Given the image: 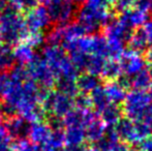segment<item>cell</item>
<instances>
[{"label": "cell", "mask_w": 152, "mask_h": 151, "mask_svg": "<svg viewBox=\"0 0 152 151\" xmlns=\"http://www.w3.org/2000/svg\"><path fill=\"white\" fill-rule=\"evenodd\" d=\"M27 34L28 30L25 26L21 12L10 4L0 12V38L7 44H14L25 39Z\"/></svg>", "instance_id": "1"}, {"label": "cell", "mask_w": 152, "mask_h": 151, "mask_svg": "<svg viewBox=\"0 0 152 151\" xmlns=\"http://www.w3.org/2000/svg\"><path fill=\"white\" fill-rule=\"evenodd\" d=\"M150 101V96L143 91L130 93L125 99V111L129 118H136L139 119V121H142L151 108Z\"/></svg>", "instance_id": "2"}, {"label": "cell", "mask_w": 152, "mask_h": 151, "mask_svg": "<svg viewBox=\"0 0 152 151\" xmlns=\"http://www.w3.org/2000/svg\"><path fill=\"white\" fill-rule=\"evenodd\" d=\"M128 44L134 53L144 52L148 47L152 46V22L147 21L134 29Z\"/></svg>", "instance_id": "3"}, {"label": "cell", "mask_w": 152, "mask_h": 151, "mask_svg": "<svg viewBox=\"0 0 152 151\" xmlns=\"http://www.w3.org/2000/svg\"><path fill=\"white\" fill-rule=\"evenodd\" d=\"M50 18L45 6L37 5L26 12L24 23L28 32H40L42 29L48 26Z\"/></svg>", "instance_id": "4"}, {"label": "cell", "mask_w": 152, "mask_h": 151, "mask_svg": "<svg viewBox=\"0 0 152 151\" xmlns=\"http://www.w3.org/2000/svg\"><path fill=\"white\" fill-rule=\"evenodd\" d=\"M143 65H144V61L139 56H137L136 53L134 52L125 55L122 58V62H120L121 69H123L130 77L142 71Z\"/></svg>", "instance_id": "5"}, {"label": "cell", "mask_w": 152, "mask_h": 151, "mask_svg": "<svg viewBox=\"0 0 152 151\" xmlns=\"http://www.w3.org/2000/svg\"><path fill=\"white\" fill-rule=\"evenodd\" d=\"M104 92H106L109 101H113V104H116V105L123 101L125 98L123 86H121L120 84L118 85L116 83H111L104 88Z\"/></svg>", "instance_id": "6"}, {"label": "cell", "mask_w": 152, "mask_h": 151, "mask_svg": "<svg viewBox=\"0 0 152 151\" xmlns=\"http://www.w3.org/2000/svg\"><path fill=\"white\" fill-rule=\"evenodd\" d=\"M102 118L104 122L107 123H114L119 120L121 116V111L119 109L118 105L116 104H109L106 108L102 111Z\"/></svg>", "instance_id": "7"}, {"label": "cell", "mask_w": 152, "mask_h": 151, "mask_svg": "<svg viewBox=\"0 0 152 151\" xmlns=\"http://www.w3.org/2000/svg\"><path fill=\"white\" fill-rule=\"evenodd\" d=\"M132 79L129 83H132L136 88L138 89H144L145 87H147L150 83V76L146 71L142 69L141 71L137 73L136 75L132 76Z\"/></svg>", "instance_id": "8"}, {"label": "cell", "mask_w": 152, "mask_h": 151, "mask_svg": "<svg viewBox=\"0 0 152 151\" xmlns=\"http://www.w3.org/2000/svg\"><path fill=\"white\" fill-rule=\"evenodd\" d=\"M89 129L87 131V137L91 140V141H98L102 138V133H104V128L102 126V122H96L95 120H92L89 123Z\"/></svg>", "instance_id": "9"}, {"label": "cell", "mask_w": 152, "mask_h": 151, "mask_svg": "<svg viewBox=\"0 0 152 151\" xmlns=\"http://www.w3.org/2000/svg\"><path fill=\"white\" fill-rule=\"evenodd\" d=\"M138 0H116L114 5V14L120 15L134 8Z\"/></svg>", "instance_id": "10"}, {"label": "cell", "mask_w": 152, "mask_h": 151, "mask_svg": "<svg viewBox=\"0 0 152 151\" xmlns=\"http://www.w3.org/2000/svg\"><path fill=\"white\" fill-rule=\"evenodd\" d=\"M79 88L84 91H93L97 88V79L93 76H84L79 80Z\"/></svg>", "instance_id": "11"}, {"label": "cell", "mask_w": 152, "mask_h": 151, "mask_svg": "<svg viewBox=\"0 0 152 151\" xmlns=\"http://www.w3.org/2000/svg\"><path fill=\"white\" fill-rule=\"evenodd\" d=\"M39 2V0H10V4L14 5L20 12L21 10L28 12L33 7L37 6Z\"/></svg>", "instance_id": "12"}, {"label": "cell", "mask_w": 152, "mask_h": 151, "mask_svg": "<svg viewBox=\"0 0 152 151\" xmlns=\"http://www.w3.org/2000/svg\"><path fill=\"white\" fill-rule=\"evenodd\" d=\"M121 71L120 64H118L115 61H110V62H106L104 63V69H102V73L104 75L109 79H113L116 78L119 75Z\"/></svg>", "instance_id": "13"}, {"label": "cell", "mask_w": 152, "mask_h": 151, "mask_svg": "<svg viewBox=\"0 0 152 151\" xmlns=\"http://www.w3.org/2000/svg\"><path fill=\"white\" fill-rule=\"evenodd\" d=\"M10 4V0H0V12H2Z\"/></svg>", "instance_id": "14"}, {"label": "cell", "mask_w": 152, "mask_h": 151, "mask_svg": "<svg viewBox=\"0 0 152 151\" xmlns=\"http://www.w3.org/2000/svg\"><path fill=\"white\" fill-rule=\"evenodd\" d=\"M149 76H150V79H152V69H151V71H150V74H149Z\"/></svg>", "instance_id": "15"}, {"label": "cell", "mask_w": 152, "mask_h": 151, "mask_svg": "<svg viewBox=\"0 0 152 151\" xmlns=\"http://www.w3.org/2000/svg\"><path fill=\"white\" fill-rule=\"evenodd\" d=\"M151 15H152V8H151Z\"/></svg>", "instance_id": "16"}, {"label": "cell", "mask_w": 152, "mask_h": 151, "mask_svg": "<svg viewBox=\"0 0 152 151\" xmlns=\"http://www.w3.org/2000/svg\"><path fill=\"white\" fill-rule=\"evenodd\" d=\"M0 39H1V38H0Z\"/></svg>", "instance_id": "17"}]
</instances>
